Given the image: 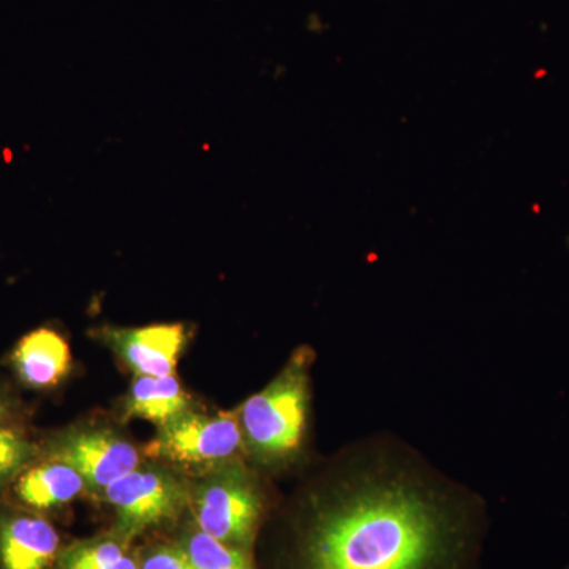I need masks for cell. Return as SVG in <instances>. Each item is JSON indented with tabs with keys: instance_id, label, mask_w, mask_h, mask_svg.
<instances>
[{
	"instance_id": "6",
	"label": "cell",
	"mask_w": 569,
	"mask_h": 569,
	"mask_svg": "<svg viewBox=\"0 0 569 569\" xmlns=\"http://www.w3.org/2000/svg\"><path fill=\"white\" fill-rule=\"evenodd\" d=\"M40 458L59 460L81 475L88 489L102 493L141 463L127 438L103 427H71L40 441Z\"/></svg>"
},
{
	"instance_id": "13",
	"label": "cell",
	"mask_w": 569,
	"mask_h": 569,
	"mask_svg": "<svg viewBox=\"0 0 569 569\" xmlns=\"http://www.w3.org/2000/svg\"><path fill=\"white\" fill-rule=\"evenodd\" d=\"M179 545L197 569H257L252 550L224 545L198 529L193 522L182 530Z\"/></svg>"
},
{
	"instance_id": "15",
	"label": "cell",
	"mask_w": 569,
	"mask_h": 569,
	"mask_svg": "<svg viewBox=\"0 0 569 569\" xmlns=\"http://www.w3.org/2000/svg\"><path fill=\"white\" fill-rule=\"evenodd\" d=\"M138 557L140 569H197L179 542L151 546Z\"/></svg>"
},
{
	"instance_id": "2",
	"label": "cell",
	"mask_w": 569,
	"mask_h": 569,
	"mask_svg": "<svg viewBox=\"0 0 569 569\" xmlns=\"http://www.w3.org/2000/svg\"><path fill=\"white\" fill-rule=\"evenodd\" d=\"M313 359L309 347L298 348L274 380L242 403L238 418L244 448L257 462L287 466L305 449Z\"/></svg>"
},
{
	"instance_id": "12",
	"label": "cell",
	"mask_w": 569,
	"mask_h": 569,
	"mask_svg": "<svg viewBox=\"0 0 569 569\" xmlns=\"http://www.w3.org/2000/svg\"><path fill=\"white\" fill-rule=\"evenodd\" d=\"M58 569H140V557L130 550V542L112 531L102 537L81 539L62 548Z\"/></svg>"
},
{
	"instance_id": "8",
	"label": "cell",
	"mask_w": 569,
	"mask_h": 569,
	"mask_svg": "<svg viewBox=\"0 0 569 569\" xmlns=\"http://www.w3.org/2000/svg\"><path fill=\"white\" fill-rule=\"evenodd\" d=\"M63 546L51 520L11 503L0 505V569H52Z\"/></svg>"
},
{
	"instance_id": "4",
	"label": "cell",
	"mask_w": 569,
	"mask_h": 569,
	"mask_svg": "<svg viewBox=\"0 0 569 569\" xmlns=\"http://www.w3.org/2000/svg\"><path fill=\"white\" fill-rule=\"evenodd\" d=\"M192 482L160 463H140L103 490L114 509L112 533L132 542L146 531L168 526L190 507Z\"/></svg>"
},
{
	"instance_id": "16",
	"label": "cell",
	"mask_w": 569,
	"mask_h": 569,
	"mask_svg": "<svg viewBox=\"0 0 569 569\" xmlns=\"http://www.w3.org/2000/svg\"><path fill=\"white\" fill-rule=\"evenodd\" d=\"M21 426L20 406L9 389L0 383V427Z\"/></svg>"
},
{
	"instance_id": "9",
	"label": "cell",
	"mask_w": 569,
	"mask_h": 569,
	"mask_svg": "<svg viewBox=\"0 0 569 569\" xmlns=\"http://www.w3.org/2000/svg\"><path fill=\"white\" fill-rule=\"evenodd\" d=\"M88 489L74 468L59 460L37 459L11 482L10 498L14 507L44 516L71 503Z\"/></svg>"
},
{
	"instance_id": "14",
	"label": "cell",
	"mask_w": 569,
	"mask_h": 569,
	"mask_svg": "<svg viewBox=\"0 0 569 569\" xmlns=\"http://www.w3.org/2000/svg\"><path fill=\"white\" fill-rule=\"evenodd\" d=\"M40 459V443L22 426L0 427V492L9 490L22 471Z\"/></svg>"
},
{
	"instance_id": "10",
	"label": "cell",
	"mask_w": 569,
	"mask_h": 569,
	"mask_svg": "<svg viewBox=\"0 0 569 569\" xmlns=\"http://www.w3.org/2000/svg\"><path fill=\"white\" fill-rule=\"evenodd\" d=\"M10 366L24 387L47 391L70 372L69 343L54 329H33L14 346Z\"/></svg>"
},
{
	"instance_id": "3",
	"label": "cell",
	"mask_w": 569,
	"mask_h": 569,
	"mask_svg": "<svg viewBox=\"0 0 569 569\" xmlns=\"http://www.w3.org/2000/svg\"><path fill=\"white\" fill-rule=\"evenodd\" d=\"M192 522L224 545L252 550L269 500L266 490L241 458L208 468L192 485Z\"/></svg>"
},
{
	"instance_id": "1",
	"label": "cell",
	"mask_w": 569,
	"mask_h": 569,
	"mask_svg": "<svg viewBox=\"0 0 569 569\" xmlns=\"http://www.w3.org/2000/svg\"><path fill=\"white\" fill-rule=\"evenodd\" d=\"M313 496L293 569H475L485 509L388 441L358 445Z\"/></svg>"
},
{
	"instance_id": "7",
	"label": "cell",
	"mask_w": 569,
	"mask_h": 569,
	"mask_svg": "<svg viewBox=\"0 0 569 569\" xmlns=\"http://www.w3.org/2000/svg\"><path fill=\"white\" fill-rule=\"evenodd\" d=\"M99 339L121 356L138 377L174 376L179 356L186 348L187 328L181 323L144 328H100Z\"/></svg>"
},
{
	"instance_id": "5",
	"label": "cell",
	"mask_w": 569,
	"mask_h": 569,
	"mask_svg": "<svg viewBox=\"0 0 569 569\" xmlns=\"http://www.w3.org/2000/svg\"><path fill=\"white\" fill-rule=\"evenodd\" d=\"M244 449L238 415H209L189 408L159 426L146 451L174 466L212 468L239 458Z\"/></svg>"
},
{
	"instance_id": "11",
	"label": "cell",
	"mask_w": 569,
	"mask_h": 569,
	"mask_svg": "<svg viewBox=\"0 0 569 569\" xmlns=\"http://www.w3.org/2000/svg\"><path fill=\"white\" fill-rule=\"evenodd\" d=\"M126 417L162 426L192 408L178 377H138L126 399Z\"/></svg>"
}]
</instances>
